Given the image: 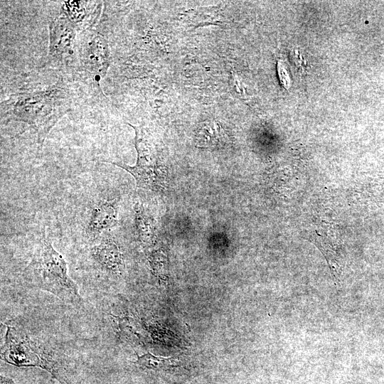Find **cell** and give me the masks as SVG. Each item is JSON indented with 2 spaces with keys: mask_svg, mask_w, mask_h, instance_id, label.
Returning <instances> with one entry per match:
<instances>
[{
  "mask_svg": "<svg viewBox=\"0 0 384 384\" xmlns=\"http://www.w3.org/2000/svg\"><path fill=\"white\" fill-rule=\"evenodd\" d=\"M82 22L67 14L61 13L49 21V46L48 57L43 67L59 65L67 56L73 54L78 31L82 29Z\"/></svg>",
  "mask_w": 384,
  "mask_h": 384,
  "instance_id": "obj_5",
  "label": "cell"
},
{
  "mask_svg": "<svg viewBox=\"0 0 384 384\" xmlns=\"http://www.w3.org/2000/svg\"><path fill=\"white\" fill-rule=\"evenodd\" d=\"M134 363L144 370L161 372L176 366L178 361L173 357L158 356L146 353L138 356Z\"/></svg>",
  "mask_w": 384,
  "mask_h": 384,
  "instance_id": "obj_9",
  "label": "cell"
},
{
  "mask_svg": "<svg viewBox=\"0 0 384 384\" xmlns=\"http://www.w3.org/2000/svg\"><path fill=\"white\" fill-rule=\"evenodd\" d=\"M87 37L79 50L80 64L88 78L98 82L110 66V48L107 40L100 33H92Z\"/></svg>",
  "mask_w": 384,
  "mask_h": 384,
  "instance_id": "obj_6",
  "label": "cell"
},
{
  "mask_svg": "<svg viewBox=\"0 0 384 384\" xmlns=\"http://www.w3.org/2000/svg\"><path fill=\"white\" fill-rule=\"evenodd\" d=\"M221 138V129L215 122L203 123L196 132L197 144L203 147L218 145Z\"/></svg>",
  "mask_w": 384,
  "mask_h": 384,
  "instance_id": "obj_11",
  "label": "cell"
},
{
  "mask_svg": "<svg viewBox=\"0 0 384 384\" xmlns=\"http://www.w3.org/2000/svg\"><path fill=\"white\" fill-rule=\"evenodd\" d=\"M135 220L141 241L150 244L154 238V226L151 217L139 205L135 206Z\"/></svg>",
  "mask_w": 384,
  "mask_h": 384,
  "instance_id": "obj_10",
  "label": "cell"
},
{
  "mask_svg": "<svg viewBox=\"0 0 384 384\" xmlns=\"http://www.w3.org/2000/svg\"><path fill=\"white\" fill-rule=\"evenodd\" d=\"M117 201L116 199H103L92 208L86 228L88 238L92 241L117 223Z\"/></svg>",
  "mask_w": 384,
  "mask_h": 384,
  "instance_id": "obj_8",
  "label": "cell"
},
{
  "mask_svg": "<svg viewBox=\"0 0 384 384\" xmlns=\"http://www.w3.org/2000/svg\"><path fill=\"white\" fill-rule=\"evenodd\" d=\"M73 93L62 78L43 85H24L1 102V117L26 124L40 146L58 121L72 108Z\"/></svg>",
  "mask_w": 384,
  "mask_h": 384,
  "instance_id": "obj_1",
  "label": "cell"
},
{
  "mask_svg": "<svg viewBox=\"0 0 384 384\" xmlns=\"http://www.w3.org/2000/svg\"><path fill=\"white\" fill-rule=\"evenodd\" d=\"M277 69L279 72V75L283 86L288 89L290 87V78L289 74L287 72L284 66L281 64L280 62L278 63Z\"/></svg>",
  "mask_w": 384,
  "mask_h": 384,
  "instance_id": "obj_12",
  "label": "cell"
},
{
  "mask_svg": "<svg viewBox=\"0 0 384 384\" xmlns=\"http://www.w3.org/2000/svg\"><path fill=\"white\" fill-rule=\"evenodd\" d=\"M0 384H16V383L12 378L1 374Z\"/></svg>",
  "mask_w": 384,
  "mask_h": 384,
  "instance_id": "obj_13",
  "label": "cell"
},
{
  "mask_svg": "<svg viewBox=\"0 0 384 384\" xmlns=\"http://www.w3.org/2000/svg\"><path fill=\"white\" fill-rule=\"evenodd\" d=\"M94 242L90 255L98 270L111 277H120L124 270V259L116 240L110 234L104 233Z\"/></svg>",
  "mask_w": 384,
  "mask_h": 384,
  "instance_id": "obj_7",
  "label": "cell"
},
{
  "mask_svg": "<svg viewBox=\"0 0 384 384\" xmlns=\"http://www.w3.org/2000/svg\"><path fill=\"white\" fill-rule=\"evenodd\" d=\"M24 277L33 287L48 292L65 303L77 305L82 302L77 284L68 275L65 260L53 247L44 230L24 270Z\"/></svg>",
  "mask_w": 384,
  "mask_h": 384,
  "instance_id": "obj_2",
  "label": "cell"
},
{
  "mask_svg": "<svg viewBox=\"0 0 384 384\" xmlns=\"http://www.w3.org/2000/svg\"><path fill=\"white\" fill-rule=\"evenodd\" d=\"M1 357L4 361L18 367L46 370L62 384H74L65 365L53 352L16 327L7 326Z\"/></svg>",
  "mask_w": 384,
  "mask_h": 384,
  "instance_id": "obj_3",
  "label": "cell"
},
{
  "mask_svg": "<svg viewBox=\"0 0 384 384\" xmlns=\"http://www.w3.org/2000/svg\"><path fill=\"white\" fill-rule=\"evenodd\" d=\"M135 131L134 144L137 152V160L134 166L112 161L103 162L119 166L131 174L136 181L137 187L153 191L162 190L165 187L167 177L166 169L159 161L153 143L139 127L127 123Z\"/></svg>",
  "mask_w": 384,
  "mask_h": 384,
  "instance_id": "obj_4",
  "label": "cell"
}]
</instances>
